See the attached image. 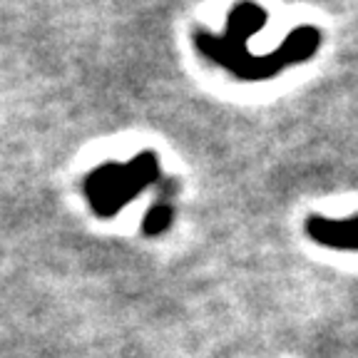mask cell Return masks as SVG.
I'll return each mask as SVG.
<instances>
[{"mask_svg":"<svg viewBox=\"0 0 358 358\" xmlns=\"http://www.w3.org/2000/svg\"><path fill=\"white\" fill-rule=\"evenodd\" d=\"M306 234L316 244L341 252H358V214L346 219H329L311 214L306 222Z\"/></svg>","mask_w":358,"mask_h":358,"instance_id":"3","label":"cell"},{"mask_svg":"<svg viewBox=\"0 0 358 358\" xmlns=\"http://www.w3.org/2000/svg\"><path fill=\"white\" fill-rule=\"evenodd\" d=\"M268 13L254 0H239L229 10L224 35H214L209 30H194V48L214 65L224 67L227 73L244 83L268 80L284 73L286 67L301 65L321 48V30L313 25H301L291 30L279 50L268 55L249 52V38L266 25Z\"/></svg>","mask_w":358,"mask_h":358,"instance_id":"1","label":"cell"},{"mask_svg":"<svg viewBox=\"0 0 358 358\" xmlns=\"http://www.w3.org/2000/svg\"><path fill=\"white\" fill-rule=\"evenodd\" d=\"M159 182V159L155 152H140L127 164L105 162L85 177L83 192L97 217L110 219L152 185Z\"/></svg>","mask_w":358,"mask_h":358,"instance_id":"2","label":"cell"},{"mask_svg":"<svg viewBox=\"0 0 358 358\" xmlns=\"http://www.w3.org/2000/svg\"><path fill=\"white\" fill-rule=\"evenodd\" d=\"M174 196H177V182L172 177L157 182V201L150 207L142 222V231L147 236H159L172 227L174 222Z\"/></svg>","mask_w":358,"mask_h":358,"instance_id":"4","label":"cell"}]
</instances>
